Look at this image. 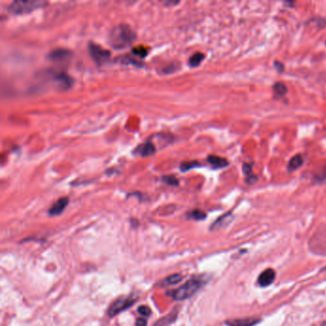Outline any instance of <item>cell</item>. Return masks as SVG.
Returning a JSON list of instances; mask_svg holds the SVG:
<instances>
[{"label":"cell","mask_w":326,"mask_h":326,"mask_svg":"<svg viewBox=\"0 0 326 326\" xmlns=\"http://www.w3.org/2000/svg\"><path fill=\"white\" fill-rule=\"evenodd\" d=\"M206 283H207V278L204 276H196V277H191L178 289L172 291L170 293V296H172V298L177 302L188 300L192 296H194Z\"/></svg>","instance_id":"obj_1"},{"label":"cell","mask_w":326,"mask_h":326,"mask_svg":"<svg viewBox=\"0 0 326 326\" xmlns=\"http://www.w3.org/2000/svg\"><path fill=\"white\" fill-rule=\"evenodd\" d=\"M135 41V34L127 25L121 24L111 31L109 42L115 49H122Z\"/></svg>","instance_id":"obj_2"},{"label":"cell","mask_w":326,"mask_h":326,"mask_svg":"<svg viewBox=\"0 0 326 326\" xmlns=\"http://www.w3.org/2000/svg\"><path fill=\"white\" fill-rule=\"evenodd\" d=\"M47 5V2L41 0L15 1L9 5L8 11L14 15H24Z\"/></svg>","instance_id":"obj_3"},{"label":"cell","mask_w":326,"mask_h":326,"mask_svg":"<svg viewBox=\"0 0 326 326\" xmlns=\"http://www.w3.org/2000/svg\"><path fill=\"white\" fill-rule=\"evenodd\" d=\"M88 49L92 58L100 66L106 63L111 57V54L108 50L105 49L104 47H102L101 45H98L96 43L90 42Z\"/></svg>","instance_id":"obj_4"},{"label":"cell","mask_w":326,"mask_h":326,"mask_svg":"<svg viewBox=\"0 0 326 326\" xmlns=\"http://www.w3.org/2000/svg\"><path fill=\"white\" fill-rule=\"evenodd\" d=\"M136 302V299H133L132 297H122L116 302L111 304V306L108 309V315L109 317H114L116 315L120 314L122 311L128 309Z\"/></svg>","instance_id":"obj_5"},{"label":"cell","mask_w":326,"mask_h":326,"mask_svg":"<svg viewBox=\"0 0 326 326\" xmlns=\"http://www.w3.org/2000/svg\"><path fill=\"white\" fill-rule=\"evenodd\" d=\"M71 56H72V53L69 50L64 49V48H57V49L50 52L48 57L54 62H66L70 59Z\"/></svg>","instance_id":"obj_6"},{"label":"cell","mask_w":326,"mask_h":326,"mask_svg":"<svg viewBox=\"0 0 326 326\" xmlns=\"http://www.w3.org/2000/svg\"><path fill=\"white\" fill-rule=\"evenodd\" d=\"M155 151H156V148L154 145L150 141H147L135 148L134 154L139 155L142 157H147V156L154 154Z\"/></svg>","instance_id":"obj_7"},{"label":"cell","mask_w":326,"mask_h":326,"mask_svg":"<svg viewBox=\"0 0 326 326\" xmlns=\"http://www.w3.org/2000/svg\"><path fill=\"white\" fill-rule=\"evenodd\" d=\"M260 322V319L255 318H235L226 321L227 326H255Z\"/></svg>","instance_id":"obj_8"},{"label":"cell","mask_w":326,"mask_h":326,"mask_svg":"<svg viewBox=\"0 0 326 326\" xmlns=\"http://www.w3.org/2000/svg\"><path fill=\"white\" fill-rule=\"evenodd\" d=\"M53 77L61 89H68L69 87H71V85L73 83L72 78L64 72L54 74Z\"/></svg>","instance_id":"obj_9"},{"label":"cell","mask_w":326,"mask_h":326,"mask_svg":"<svg viewBox=\"0 0 326 326\" xmlns=\"http://www.w3.org/2000/svg\"><path fill=\"white\" fill-rule=\"evenodd\" d=\"M275 278H276V272L274 270H265L258 277V284L261 287H268L274 282Z\"/></svg>","instance_id":"obj_10"},{"label":"cell","mask_w":326,"mask_h":326,"mask_svg":"<svg viewBox=\"0 0 326 326\" xmlns=\"http://www.w3.org/2000/svg\"><path fill=\"white\" fill-rule=\"evenodd\" d=\"M69 203V200L67 197H62L59 198L56 203H54L53 206L50 208L49 214L56 216V215H59L61 212L66 210L67 205Z\"/></svg>","instance_id":"obj_11"},{"label":"cell","mask_w":326,"mask_h":326,"mask_svg":"<svg viewBox=\"0 0 326 326\" xmlns=\"http://www.w3.org/2000/svg\"><path fill=\"white\" fill-rule=\"evenodd\" d=\"M208 163L212 166L213 169H223L229 166V161L227 159L217 156V155H210L208 157Z\"/></svg>","instance_id":"obj_12"},{"label":"cell","mask_w":326,"mask_h":326,"mask_svg":"<svg viewBox=\"0 0 326 326\" xmlns=\"http://www.w3.org/2000/svg\"><path fill=\"white\" fill-rule=\"evenodd\" d=\"M304 163V160H303V157H302V154H297L295 155L294 157H292L288 163V171L289 172H294V171H297L299 170L302 165Z\"/></svg>","instance_id":"obj_13"},{"label":"cell","mask_w":326,"mask_h":326,"mask_svg":"<svg viewBox=\"0 0 326 326\" xmlns=\"http://www.w3.org/2000/svg\"><path fill=\"white\" fill-rule=\"evenodd\" d=\"M232 219H233V216H232V213H231V212L227 213V214H224L223 216L219 217L217 220L215 221V222L212 224V230H216V229L226 227L229 223L232 221Z\"/></svg>","instance_id":"obj_14"},{"label":"cell","mask_w":326,"mask_h":326,"mask_svg":"<svg viewBox=\"0 0 326 326\" xmlns=\"http://www.w3.org/2000/svg\"><path fill=\"white\" fill-rule=\"evenodd\" d=\"M183 279V276L181 274H173L170 277H166L163 281L160 283L162 287H169V286L176 285Z\"/></svg>","instance_id":"obj_15"},{"label":"cell","mask_w":326,"mask_h":326,"mask_svg":"<svg viewBox=\"0 0 326 326\" xmlns=\"http://www.w3.org/2000/svg\"><path fill=\"white\" fill-rule=\"evenodd\" d=\"M176 309H174V311H172V313L166 317H164L163 318L159 319L156 323H155L154 326H170V324H172V322H174V320L176 319V317H177V311H175Z\"/></svg>","instance_id":"obj_16"},{"label":"cell","mask_w":326,"mask_h":326,"mask_svg":"<svg viewBox=\"0 0 326 326\" xmlns=\"http://www.w3.org/2000/svg\"><path fill=\"white\" fill-rule=\"evenodd\" d=\"M204 58V54H202V53H195L194 55H192L191 57H189L188 63H189V66H191V67H197V66L201 64V62L203 61Z\"/></svg>","instance_id":"obj_17"},{"label":"cell","mask_w":326,"mask_h":326,"mask_svg":"<svg viewBox=\"0 0 326 326\" xmlns=\"http://www.w3.org/2000/svg\"><path fill=\"white\" fill-rule=\"evenodd\" d=\"M188 217L196 221L204 220L205 218L207 217V214H206V212L201 211V210H193V211L188 212Z\"/></svg>","instance_id":"obj_18"},{"label":"cell","mask_w":326,"mask_h":326,"mask_svg":"<svg viewBox=\"0 0 326 326\" xmlns=\"http://www.w3.org/2000/svg\"><path fill=\"white\" fill-rule=\"evenodd\" d=\"M273 89H274V92L279 97L285 96L286 94H287V91H288L287 86L283 82H276L274 87H273Z\"/></svg>","instance_id":"obj_19"},{"label":"cell","mask_w":326,"mask_h":326,"mask_svg":"<svg viewBox=\"0 0 326 326\" xmlns=\"http://www.w3.org/2000/svg\"><path fill=\"white\" fill-rule=\"evenodd\" d=\"M201 165L196 162V161H188V162H184V163L181 164V171L182 172H188L189 170H192L194 169L196 167H200Z\"/></svg>","instance_id":"obj_20"},{"label":"cell","mask_w":326,"mask_h":326,"mask_svg":"<svg viewBox=\"0 0 326 326\" xmlns=\"http://www.w3.org/2000/svg\"><path fill=\"white\" fill-rule=\"evenodd\" d=\"M132 54L139 57H145L147 55V49L144 46H138L132 50Z\"/></svg>","instance_id":"obj_21"},{"label":"cell","mask_w":326,"mask_h":326,"mask_svg":"<svg viewBox=\"0 0 326 326\" xmlns=\"http://www.w3.org/2000/svg\"><path fill=\"white\" fill-rule=\"evenodd\" d=\"M163 181L166 184H168V185H170V186H178V184H179L178 179H177L176 177H174L173 175L164 176Z\"/></svg>","instance_id":"obj_22"},{"label":"cell","mask_w":326,"mask_h":326,"mask_svg":"<svg viewBox=\"0 0 326 326\" xmlns=\"http://www.w3.org/2000/svg\"><path fill=\"white\" fill-rule=\"evenodd\" d=\"M137 311H138L139 314L141 316H143L144 318H147V317H149L151 315V310L148 306H146V305H141L140 307H138Z\"/></svg>","instance_id":"obj_23"},{"label":"cell","mask_w":326,"mask_h":326,"mask_svg":"<svg viewBox=\"0 0 326 326\" xmlns=\"http://www.w3.org/2000/svg\"><path fill=\"white\" fill-rule=\"evenodd\" d=\"M243 172L247 175V177H249V178H252V177H253V178H254V176H253V173H252V167H251V165L244 164V165H243Z\"/></svg>","instance_id":"obj_24"},{"label":"cell","mask_w":326,"mask_h":326,"mask_svg":"<svg viewBox=\"0 0 326 326\" xmlns=\"http://www.w3.org/2000/svg\"><path fill=\"white\" fill-rule=\"evenodd\" d=\"M318 182H326V168H324L321 172H319L318 175L315 176Z\"/></svg>","instance_id":"obj_25"},{"label":"cell","mask_w":326,"mask_h":326,"mask_svg":"<svg viewBox=\"0 0 326 326\" xmlns=\"http://www.w3.org/2000/svg\"><path fill=\"white\" fill-rule=\"evenodd\" d=\"M147 319L145 318H140L136 320V326H147Z\"/></svg>","instance_id":"obj_26"},{"label":"cell","mask_w":326,"mask_h":326,"mask_svg":"<svg viewBox=\"0 0 326 326\" xmlns=\"http://www.w3.org/2000/svg\"><path fill=\"white\" fill-rule=\"evenodd\" d=\"M275 66H277V70H278V71H280V72H282V71H283L284 66H283V64H282L281 62H278V61H277V62L275 63Z\"/></svg>","instance_id":"obj_27"},{"label":"cell","mask_w":326,"mask_h":326,"mask_svg":"<svg viewBox=\"0 0 326 326\" xmlns=\"http://www.w3.org/2000/svg\"><path fill=\"white\" fill-rule=\"evenodd\" d=\"M321 326H326V321H324V322H322V324H321Z\"/></svg>","instance_id":"obj_28"}]
</instances>
